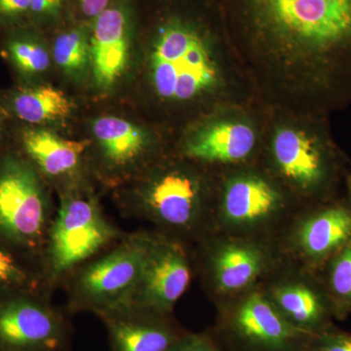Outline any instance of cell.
I'll return each mask as SVG.
<instances>
[{
	"mask_svg": "<svg viewBox=\"0 0 351 351\" xmlns=\"http://www.w3.org/2000/svg\"><path fill=\"white\" fill-rule=\"evenodd\" d=\"M274 304L294 326L307 334H318L330 328L326 304L306 285L291 284L277 288Z\"/></svg>",
	"mask_w": 351,
	"mask_h": 351,
	"instance_id": "19",
	"label": "cell"
},
{
	"mask_svg": "<svg viewBox=\"0 0 351 351\" xmlns=\"http://www.w3.org/2000/svg\"><path fill=\"white\" fill-rule=\"evenodd\" d=\"M124 235L105 216L97 198L86 189L62 193L39 265L47 292L50 294L71 272Z\"/></svg>",
	"mask_w": 351,
	"mask_h": 351,
	"instance_id": "4",
	"label": "cell"
},
{
	"mask_svg": "<svg viewBox=\"0 0 351 351\" xmlns=\"http://www.w3.org/2000/svg\"><path fill=\"white\" fill-rule=\"evenodd\" d=\"M24 156L43 177L63 179L80 168L84 152L90 147L87 140H68L40 128H29L21 136Z\"/></svg>",
	"mask_w": 351,
	"mask_h": 351,
	"instance_id": "15",
	"label": "cell"
},
{
	"mask_svg": "<svg viewBox=\"0 0 351 351\" xmlns=\"http://www.w3.org/2000/svg\"><path fill=\"white\" fill-rule=\"evenodd\" d=\"M306 351H351V334L329 328L311 337Z\"/></svg>",
	"mask_w": 351,
	"mask_h": 351,
	"instance_id": "25",
	"label": "cell"
},
{
	"mask_svg": "<svg viewBox=\"0 0 351 351\" xmlns=\"http://www.w3.org/2000/svg\"><path fill=\"white\" fill-rule=\"evenodd\" d=\"M302 252L314 260L336 253L351 241V211L343 206L325 208L302 223L298 233Z\"/></svg>",
	"mask_w": 351,
	"mask_h": 351,
	"instance_id": "17",
	"label": "cell"
},
{
	"mask_svg": "<svg viewBox=\"0 0 351 351\" xmlns=\"http://www.w3.org/2000/svg\"><path fill=\"white\" fill-rule=\"evenodd\" d=\"M223 329L240 351H306L313 336L298 329L274 302L258 293L226 316Z\"/></svg>",
	"mask_w": 351,
	"mask_h": 351,
	"instance_id": "10",
	"label": "cell"
},
{
	"mask_svg": "<svg viewBox=\"0 0 351 351\" xmlns=\"http://www.w3.org/2000/svg\"><path fill=\"white\" fill-rule=\"evenodd\" d=\"M284 202L282 193L269 178L253 171L230 176L221 189V211L233 226H252L271 218Z\"/></svg>",
	"mask_w": 351,
	"mask_h": 351,
	"instance_id": "14",
	"label": "cell"
},
{
	"mask_svg": "<svg viewBox=\"0 0 351 351\" xmlns=\"http://www.w3.org/2000/svg\"><path fill=\"white\" fill-rule=\"evenodd\" d=\"M16 117L29 124H43L68 117L71 103L61 90L52 86L21 88L11 98Z\"/></svg>",
	"mask_w": 351,
	"mask_h": 351,
	"instance_id": "20",
	"label": "cell"
},
{
	"mask_svg": "<svg viewBox=\"0 0 351 351\" xmlns=\"http://www.w3.org/2000/svg\"><path fill=\"white\" fill-rule=\"evenodd\" d=\"M147 73L159 103L198 108L202 119L258 107L209 0H154Z\"/></svg>",
	"mask_w": 351,
	"mask_h": 351,
	"instance_id": "2",
	"label": "cell"
},
{
	"mask_svg": "<svg viewBox=\"0 0 351 351\" xmlns=\"http://www.w3.org/2000/svg\"><path fill=\"white\" fill-rule=\"evenodd\" d=\"M32 0H0V24L14 25L29 18Z\"/></svg>",
	"mask_w": 351,
	"mask_h": 351,
	"instance_id": "27",
	"label": "cell"
},
{
	"mask_svg": "<svg viewBox=\"0 0 351 351\" xmlns=\"http://www.w3.org/2000/svg\"><path fill=\"white\" fill-rule=\"evenodd\" d=\"M265 110L226 108L200 120L182 143V156L206 165H239L261 152Z\"/></svg>",
	"mask_w": 351,
	"mask_h": 351,
	"instance_id": "8",
	"label": "cell"
},
{
	"mask_svg": "<svg viewBox=\"0 0 351 351\" xmlns=\"http://www.w3.org/2000/svg\"><path fill=\"white\" fill-rule=\"evenodd\" d=\"M6 49L13 66L23 75H39L49 68V53L34 34H14Z\"/></svg>",
	"mask_w": 351,
	"mask_h": 351,
	"instance_id": "23",
	"label": "cell"
},
{
	"mask_svg": "<svg viewBox=\"0 0 351 351\" xmlns=\"http://www.w3.org/2000/svg\"><path fill=\"white\" fill-rule=\"evenodd\" d=\"M261 151L277 177L302 195L326 191L338 173L328 117L265 112Z\"/></svg>",
	"mask_w": 351,
	"mask_h": 351,
	"instance_id": "3",
	"label": "cell"
},
{
	"mask_svg": "<svg viewBox=\"0 0 351 351\" xmlns=\"http://www.w3.org/2000/svg\"><path fill=\"white\" fill-rule=\"evenodd\" d=\"M112 0H75L78 11L91 22L108 8Z\"/></svg>",
	"mask_w": 351,
	"mask_h": 351,
	"instance_id": "29",
	"label": "cell"
},
{
	"mask_svg": "<svg viewBox=\"0 0 351 351\" xmlns=\"http://www.w3.org/2000/svg\"><path fill=\"white\" fill-rule=\"evenodd\" d=\"M152 234H125L107 250L71 272L64 283L71 313H91L99 318L130 304L140 281Z\"/></svg>",
	"mask_w": 351,
	"mask_h": 351,
	"instance_id": "6",
	"label": "cell"
},
{
	"mask_svg": "<svg viewBox=\"0 0 351 351\" xmlns=\"http://www.w3.org/2000/svg\"><path fill=\"white\" fill-rule=\"evenodd\" d=\"M112 351H170L188 332L163 315L128 304L100 318Z\"/></svg>",
	"mask_w": 351,
	"mask_h": 351,
	"instance_id": "13",
	"label": "cell"
},
{
	"mask_svg": "<svg viewBox=\"0 0 351 351\" xmlns=\"http://www.w3.org/2000/svg\"><path fill=\"white\" fill-rule=\"evenodd\" d=\"M66 0H32L29 19L36 24L47 25L61 18Z\"/></svg>",
	"mask_w": 351,
	"mask_h": 351,
	"instance_id": "26",
	"label": "cell"
},
{
	"mask_svg": "<svg viewBox=\"0 0 351 351\" xmlns=\"http://www.w3.org/2000/svg\"><path fill=\"white\" fill-rule=\"evenodd\" d=\"M71 327L49 295L0 294V351H66Z\"/></svg>",
	"mask_w": 351,
	"mask_h": 351,
	"instance_id": "9",
	"label": "cell"
},
{
	"mask_svg": "<svg viewBox=\"0 0 351 351\" xmlns=\"http://www.w3.org/2000/svg\"><path fill=\"white\" fill-rule=\"evenodd\" d=\"M54 216L34 164L24 154H0V245L39 269Z\"/></svg>",
	"mask_w": 351,
	"mask_h": 351,
	"instance_id": "5",
	"label": "cell"
},
{
	"mask_svg": "<svg viewBox=\"0 0 351 351\" xmlns=\"http://www.w3.org/2000/svg\"><path fill=\"white\" fill-rule=\"evenodd\" d=\"M330 288L341 311L351 308V241L338 251L330 269Z\"/></svg>",
	"mask_w": 351,
	"mask_h": 351,
	"instance_id": "24",
	"label": "cell"
},
{
	"mask_svg": "<svg viewBox=\"0 0 351 351\" xmlns=\"http://www.w3.org/2000/svg\"><path fill=\"white\" fill-rule=\"evenodd\" d=\"M348 186H350V191L351 193V174L350 176V178H348Z\"/></svg>",
	"mask_w": 351,
	"mask_h": 351,
	"instance_id": "31",
	"label": "cell"
},
{
	"mask_svg": "<svg viewBox=\"0 0 351 351\" xmlns=\"http://www.w3.org/2000/svg\"><path fill=\"white\" fill-rule=\"evenodd\" d=\"M38 292L49 295L38 267L0 245V294Z\"/></svg>",
	"mask_w": 351,
	"mask_h": 351,
	"instance_id": "21",
	"label": "cell"
},
{
	"mask_svg": "<svg viewBox=\"0 0 351 351\" xmlns=\"http://www.w3.org/2000/svg\"><path fill=\"white\" fill-rule=\"evenodd\" d=\"M170 351H226L214 337L188 332Z\"/></svg>",
	"mask_w": 351,
	"mask_h": 351,
	"instance_id": "28",
	"label": "cell"
},
{
	"mask_svg": "<svg viewBox=\"0 0 351 351\" xmlns=\"http://www.w3.org/2000/svg\"><path fill=\"white\" fill-rule=\"evenodd\" d=\"M93 130L101 157L112 172H125L137 165L149 152L147 134L125 119L100 117L94 122Z\"/></svg>",
	"mask_w": 351,
	"mask_h": 351,
	"instance_id": "16",
	"label": "cell"
},
{
	"mask_svg": "<svg viewBox=\"0 0 351 351\" xmlns=\"http://www.w3.org/2000/svg\"><path fill=\"white\" fill-rule=\"evenodd\" d=\"M263 265L265 257L258 247L243 242L223 245L212 262L215 284L226 293L243 290L257 279Z\"/></svg>",
	"mask_w": 351,
	"mask_h": 351,
	"instance_id": "18",
	"label": "cell"
},
{
	"mask_svg": "<svg viewBox=\"0 0 351 351\" xmlns=\"http://www.w3.org/2000/svg\"><path fill=\"white\" fill-rule=\"evenodd\" d=\"M207 198L204 177L186 166H167L145 178L130 210L164 230L188 233L200 223Z\"/></svg>",
	"mask_w": 351,
	"mask_h": 351,
	"instance_id": "7",
	"label": "cell"
},
{
	"mask_svg": "<svg viewBox=\"0 0 351 351\" xmlns=\"http://www.w3.org/2000/svg\"><path fill=\"white\" fill-rule=\"evenodd\" d=\"M135 11L132 0H112L106 10L90 22V62L95 82L112 86L128 64Z\"/></svg>",
	"mask_w": 351,
	"mask_h": 351,
	"instance_id": "12",
	"label": "cell"
},
{
	"mask_svg": "<svg viewBox=\"0 0 351 351\" xmlns=\"http://www.w3.org/2000/svg\"><path fill=\"white\" fill-rule=\"evenodd\" d=\"M191 265L184 246L165 235L152 234L151 248L130 304L170 315L188 290Z\"/></svg>",
	"mask_w": 351,
	"mask_h": 351,
	"instance_id": "11",
	"label": "cell"
},
{
	"mask_svg": "<svg viewBox=\"0 0 351 351\" xmlns=\"http://www.w3.org/2000/svg\"><path fill=\"white\" fill-rule=\"evenodd\" d=\"M2 129H3V117H2L1 112H0V138H1Z\"/></svg>",
	"mask_w": 351,
	"mask_h": 351,
	"instance_id": "30",
	"label": "cell"
},
{
	"mask_svg": "<svg viewBox=\"0 0 351 351\" xmlns=\"http://www.w3.org/2000/svg\"><path fill=\"white\" fill-rule=\"evenodd\" d=\"M258 107L330 119L351 104V0H209Z\"/></svg>",
	"mask_w": 351,
	"mask_h": 351,
	"instance_id": "1",
	"label": "cell"
},
{
	"mask_svg": "<svg viewBox=\"0 0 351 351\" xmlns=\"http://www.w3.org/2000/svg\"><path fill=\"white\" fill-rule=\"evenodd\" d=\"M55 61L69 75H77L90 62V23L68 27L55 39Z\"/></svg>",
	"mask_w": 351,
	"mask_h": 351,
	"instance_id": "22",
	"label": "cell"
}]
</instances>
